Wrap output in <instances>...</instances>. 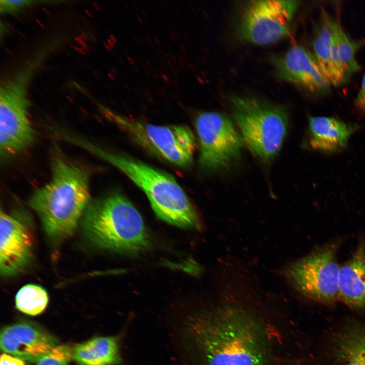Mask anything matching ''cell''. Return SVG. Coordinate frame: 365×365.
I'll return each mask as SVG.
<instances>
[{
  "instance_id": "6da1fadb",
  "label": "cell",
  "mask_w": 365,
  "mask_h": 365,
  "mask_svg": "<svg viewBox=\"0 0 365 365\" xmlns=\"http://www.w3.org/2000/svg\"><path fill=\"white\" fill-rule=\"evenodd\" d=\"M52 172L49 181L32 192L28 204L49 238L57 242L72 234L92 200L90 173L61 157L54 159Z\"/></svg>"
},
{
  "instance_id": "7a4b0ae2",
  "label": "cell",
  "mask_w": 365,
  "mask_h": 365,
  "mask_svg": "<svg viewBox=\"0 0 365 365\" xmlns=\"http://www.w3.org/2000/svg\"><path fill=\"white\" fill-rule=\"evenodd\" d=\"M71 143L118 168L143 192L156 214L171 225L198 228V214L186 193L171 175L129 155L114 152L75 135Z\"/></svg>"
},
{
  "instance_id": "3957f363",
  "label": "cell",
  "mask_w": 365,
  "mask_h": 365,
  "mask_svg": "<svg viewBox=\"0 0 365 365\" xmlns=\"http://www.w3.org/2000/svg\"><path fill=\"white\" fill-rule=\"evenodd\" d=\"M81 223L87 238L104 250L136 254L151 245L149 232L140 214L118 191L91 200Z\"/></svg>"
},
{
  "instance_id": "277c9868",
  "label": "cell",
  "mask_w": 365,
  "mask_h": 365,
  "mask_svg": "<svg viewBox=\"0 0 365 365\" xmlns=\"http://www.w3.org/2000/svg\"><path fill=\"white\" fill-rule=\"evenodd\" d=\"M190 330L205 365H263L258 338L243 321L227 316L197 319Z\"/></svg>"
},
{
  "instance_id": "5b68a950",
  "label": "cell",
  "mask_w": 365,
  "mask_h": 365,
  "mask_svg": "<svg viewBox=\"0 0 365 365\" xmlns=\"http://www.w3.org/2000/svg\"><path fill=\"white\" fill-rule=\"evenodd\" d=\"M230 102L235 122L248 149L263 160L274 157L287 132L288 116L284 107L241 95L232 96Z\"/></svg>"
},
{
  "instance_id": "8992f818",
  "label": "cell",
  "mask_w": 365,
  "mask_h": 365,
  "mask_svg": "<svg viewBox=\"0 0 365 365\" xmlns=\"http://www.w3.org/2000/svg\"><path fill=\"white\" fill-rule=\"evenodd\" d=\"M105 117L134 142L151 154L180 167L193 163L196 142L185 125H159L121 115L101 106Z\"/></svg>"
},
{
  "instance_id": "52a82bcc",
  "label": "cell",
  "mask_w": 365,
  "mask_h": 365,
  "mask_svg": "<svg viewBox=\"0 0 365 365\" xmlns=\"http://www.w3.org/2000/svg\"><path fill=\"white\" fill-rule=\"evenodd\" d=\"M338 248L337 242L326 244L288 264L283 271L285 278L304 296L332 304L339 298Z\"/></svg>"
},
{
  "instance_id": "ba28073f",
  "label": "cell",
  "mask_w": 365,
  "mask_h": 365,
  "mask_svg": "<svg viewBox=\"0 0 365 365\" xmlns=\"http://www.w3.org/2000/svg\"><path fill=\"white\" fill-rule=\"evenodd\" d=\"M195 124L199 143V164L204 170L227 168L239 158L244 141L226 115L217 112H199Z\"/></svg>"
},
{
  "instance_id": "9c48e42d",
  "label": "cell",
  "mask_w": 365,
  "mask_h": 365,
  "mask_svg": "<svg viewBox=\"0 0 365 365\" xmlns=\"http://www.w3.org/2000/svg\"><path fill=\"white\" fill-rule=\"evenodd\" d=\"M300 4L296 0H255L243 9L237 34L245 41L259 45L275 43L286 36Z\"/></svg>"
},
{
  "instance_id": "30bf717a",
  "label": "cell",
  "mask_w": 365,
  "mask_h": 365,
  "mask_svg": "<svg viewBox=\"0 0 365 365\" xmlns=\"http://www.w3.org/2000/svg\"><path fill=\"white\" fill-rule=\"evenodd\" d=\"M25 214L16 210L0 214V272L9 277L23 271L32 260L34 239Z\"/></svg>"
},
{
  "instance_id": "8fae6325",
  "label": "cell",
  "mask_w": 365,
  "mask_h": 365,
  "mask_svg": "<svg viewBox=\"0 0 365 365\" xmlns=\"http://www.w3.org/2000/svg\"><path fill=\"white\" fill-rule=\"evenodd\" d=\"M273 62L280 79L311 92L324 93L332 86L313 54L301 46L290 48L283 55L276 57Z\"/></svg>"
},
{
  "instance_id": "7c38bea8",
  "label": "cell",
  "mask_w": 365,
  "mask_h": 365,
  "mask_svg": "<svg viewBox=\"0 0 365 365\" xmlns=\"http://www.w3.org/2000/svg\"><path fill=\"white\" fill-rule=\"evenodd\" d=\"M58 341L38 326L22 322L8 326L1 332V348L23 361H38L57 346Z\"/></svg>"
},
{
  "instance_id": "4fadbf2b",
  "label": "cell",
  "mask_w": 365,
  "mask_h": 365,
  "mask_svg": "<svg viewBox=\"0 0 365 365\" xmlns=\"http://www.w3.org/2000/svg\"><path fill=\"white\" fill-rule=\"evenodd\" d=\"M339 298L348 307L365 308V239H361L350 259L339 268Z\"/></svg>"
},
{
  "instance_id": "5bb4252c",
  "label": "cell",
  "mask_w": 365,
  "mask_h": 365,
  "mask_svg": "<svg viewBox=\"0 0 365 365\" xmlns=\"http://www.w3.org/2000/svg\"><path fill=\"white\" fill-rule=\"evenodd\" d=\"M352 128L334 117H309L308 143L314 150L333 153L344 148Z\"/></svg>"
},
{
  "instance_id": "9a60e30c",
  "label": "cell",
  "mask_w": 365,
  "mask_h": 365,
  "mask_svg": "<svg viewBox=\"0 0 365 365\" xmlns=\"http://www.w3.org/2000/svg\"><path fill=\"white\" fill-rule=\"evenodd\" d=\"M333 20L323 11L320 24L313 41V55L332 86H340L348 81L337 60L334 49Z\"/></svg>"
},
{
  "instance_id": "2e32d148",
  "label": "cell",
  "mask_w": 365,
  "mask_h": 365,
  "mask_svg": "<svg viewBox=\"0 0 365 365\" xmlns=\"http://www.w3.org/2000/svg\"><path fill=\"white\" fill-rule=\"evenodd\" d=\"M72 355L79 365H115L121 361L118 340L113 337H96L78 344Z\"/></svg>"
},
{
  "instance_id": "e0dca14e",
  "label": "cell",
  "mask_w": 365,
  "mask_h": 365,
  "mask_svg": "<svg viewBox=\"0 0 365 365\" xmlns=\"http://www.w3.org/2000/svg\"><path fill=\"white\" fill-rule=\"evenodd\" d=\"M334 354L342 362L365 365V324H351L336 336Z\"/></svg>"
},
{
  "instance_id": "ac0fdd59",
  "label": "cell",
  "mask_w": 365,
  "mask_h": 365,
  "mask_svg": "<svg viewBox=\"0 0 365 365\" xmlns=\"http://www.w3.org/2000/svg\"><path fill=\"white\" fill-rule=\"evenodd\" d=\"M332 31L336 57L348 80L360 69L356 59V53L360 44L350 38L337 21H332Z\"/></svg>"
},
{
  "instance_id": "d6986e66",
  "label": "cell",
  "mask_w": 365,
  "mask_h": 365,
  "mask_svg": "<svg viewBox=\"0 0 365 365\" xmlns=\"http://www.w3.org/2000/svg\"><path fill=\"white\" fill-rule=\"evenodd\" d=\"M49 299L46 290L36 284H27L22 287L15 297L17 308L27 315L41 314L46 308Z\"/></svg>"
},
{
  "instance_id": "ffe728a7",
  "label": "cell",
  "mask_w": 365,
  "mask_h": 365,
  "mask_svg": "<svg viewBox=\"0 0 365 365\" xmlns=\"http://www.w3.org/2000/svg\"><path fill=\"white\" fill-rule=\"evenodd\" d=\"M72 350L68 345H57L42 357L37 365H68L72 357Z\"/></svg>"
},
{
  "instance_id": "44dd1931",
  "label": "cell",
  "mask_w": 365,
  "mask_h": 365,
  "mask_svg": "<svg viewBox=\"0 0 365 365\" xmlns=\"http://www.w3.org/2000/svg\"><path fill=\"white\" fill-rule=\"evenodd\" d=\"M37 2L29 0H1L0 1V12L4 14H15L33 5Z\"/></svg>"
},
{
  "instance_id": "7402d4cb",
  "label": "cell",
  "mask_w": 365,
  "mask_h": 365,
  "mask_svg": "<svg viewBox=\"0 0 365 365\" xmlns=\"http://www.w3.org/2000/svg\"><path fill=\"white\" fill-rule=\"evenodd\" d=\"M354 102L357 108L365 114V74L363 76L361 86Z\"/></svg>"
},
{
  "instance_id": "603a6c76",
  "label": "cell",
  "mask_w": 365,
  "mask_h": 365,
  "mask_svg": "<svg viewBox=\"0 0 365 365\" xmlns=\"http://www.w3.org/2000/svg\"><path fill=\"white\" fill-rule=\"evenodd\" d=\"M0 365H25L22 360L5 353L1 356Z\"/></svg>"
},
{
  "instance_id": "cb8c5ba5",
  "label": "cell",
  "mask_w": 365,
  "mask_h": 365,
  "mask_svg": "<svg viewBox=\"0 0 365 365\" xmlns=\"http://www.w3.org/2000/svg\"><path fill=\"white\" fill-rule=\"evenodd\" d=\"M344 365H361V364H359L356 362H344Z\"/></svg>"
}]
</instances>
